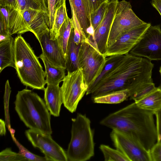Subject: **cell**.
Wrapping results in <instances>:
<instances>
[{
    "instance_id": "1",
    "label": "cell",
    "mask_w": 161,
    "mask_h": 161,
    "mask_svg": "<svg viewBox=\"0 0 161 161\" xmlns=\"http://www.w3.org/2000/svg\"><path fill=\"white\" fill-rule=\"evenodd\" d=\"M154 64L144 58L129 53L108 72L91 91L92 99L96 97L127 89L129 97L147 84L153 82Z\"/></svg>"
},
{
    "instance_id": "2",
    "label": "cell",
    "mask_w": 161,
    "mask_h": 161,
    "mask_svg": "<svg viewBox=\"0 0 161 161\" xmlns=\"http://www.w3.org/2000/svg\"><path fill=\"white\" fill-rule=\"evenodd\" d=\"M154 115L134 102L109 114L100 123L129 136L149 152L157 140Z\"/></svg>"
},
{
    "instance_id": "3",
    "label": "cell",
    "mask_w": 161,
    "mask_h": 161,
    "mask_svg": "<svg viewBox=\"0 0 161 161\" xmlns=\"http://www.w3.org/2000/svg\"><path fill=\"white\" fill-rule=\"evenodd\" d=\"M20 119L31 130L51 134V114L44 100L36 93L25 88L19 91L14 102Z\"/></svg>"
},
{
    "instance_id": "4",
    "label": "cell",
    "mask_w": 161,
    "mask_h": 161,
    "mask_svg": "<svg viewBox=\"0 0 161 161\" xmlns=\"http://www.w3.org/2000/svg\"><path fill=\"white\" fill-rule=\"evenodd\" d=\"M15 69L21 82L33 89L44 90L46 84L45 71L39 57L21 35L14 38Z\"/></svg>"
},
{
    "instance_id": "5",
    "label": "cell",
    "mask_w": 161,
    "mask_h": 161,
    "mask_svg": "<svg viewBox=\"0 0 161 161\" xmlns=\"http://www.w3.org/2000/svg\"><path fill=\"white\" fill-rule=\"evenodd\" d=\"M71 120V137L66 152L68 161L88 160L94 154L93 133L91 121L85 115L80 113Z\"/></svg>"
},
{
    "instance_id": "6",
    "label": "cell",
    "mask_w": 161,
    "mask_h": 161,
    "mask_svg": "<svg viewBox=\"0 0 161 161\" xmlns=\"http://www.w3.org/2000/svg\"><path fill=\"white\" fill-rule=\"evenodd\" d=\"M106 60L95 44L87 38L81 43L79 54L80 68L82 70L85 83L88 87L101 73Z\"/></svg>"
},
{
    "instance_id": "7",
    "label": "cell",
    "mask_w": 161,
    "mask_h": 161,
    "mask_svg": "<svg viewBox=\"0 0 161 161\" xmlns=\"http://www.w3.org/2000/svg\"><path fill=\"white\" fill-rule=\"evenodd\" d=\"M88 88V86L85 82L81 68L73 72H68L60 87L64 107L72 113L75 112Z\"/></svg>"
},
{
    "instance_id": "8",
    "label": "cell",
    "mask_w": 161,
    "mask_h": 161,
    "mask_svg": "<svg viewBox=\"0 0 161 161\" xmlns=\"http://www.w3.org/2000/svg\"><path fill=\"white\" fill-rule=\"evenodd\" d=\"M131 8L129 2H119L108 38V47L123 33L146 23L136 16Z\"/></svg>"
},
{
    "instance_id": "9",
    "label": "cell",
    "mask_w": 161,
    "mask_h": 161,
    "mask_svg": "<svg viewBox=\"0 0 161 161\" xmlns=\"http://www.w3.org/2000/svg\"><path fill=\"white\" fill-rule=\"evenodd\" d=\"M130 53L149 60H161V29L160 25H151Z\"/></svg>"
},
{
    "instance_id": "10",
    "label": "cell",
    "mask_w": 161,
    "mask_h": 161,
    "mask_svg": "<svg viewBox=\"0 0 161 161\" xmlns=\"http://www.w3.org/2000/svg\"><path fill=\"white\" fill-rule=\"evenodd\" d=\"M26 136L32 146L38 148L48 161H68L67 153L52 138L51 134L29 129L25 131Z\"/></svg>"
},
{
    "instance_id": "11",
    "label": "cell",
    "mask_w": 161,
    "mask_h": 161,
    "mask_svg": "<svg viewBox=\"0 0 161 161\" xmlns=\"http://www.w3.org/2000/svg\"><path fill=\"white\" fill-rule=\"evenodd\" d=\"M110 136L116 149L130 161H151L149 152L130 136L114 130H112Z\"/></svg>"
},
{
    "instance_id": "12",
    "label": "cell",
    "mask_w": 161,
    "mask_h": 161,
    "mask_svg": "<svg viewBox=\"0 0 161 161\" xmlns=\"http://www.w3.org/2000/svg\"><path fill=\"white\" fill-rule=\"evenodd\" d=\"M151 25L150 23H146L123 33L108 47L104 56L107 57L129 53L141 40Z\"/></svg>"
},
{
    "instance_id": "13",
    "label": "cell",
    "mask_w": 161,
    "mask_h": 161,
    "mask_svg": "<svg viewBox=\"0 0 161 161\" xmlns=\"http://www.w3.org/2000/svg\"><path fill=\"white\" fill-rule=\"evenodd\" d=\"M0 35L10 36L30 31L20 10L9 7H0Z\"/></svg>"
},
{
    "instance_id": "14",
    "label": "cell",
    "mask_w": 161,
    "mask_h": 161,
    "mask_svg": "<svg viewBox=\"0 0 161 161\" xmlns=\"http://www.w3.org/2000/svg\"><path fill=\"white\" fill-rule=\"evenodd\" d=\"M118 2V0H112L108 3L104 17L95 31V42L98 51L103 55L108 47V38Z\"/></svg>"
},
{
    "instance_id": "15",
    "label": "cell",
    "mask_w": 161,
    "mask_h": 161,
    "mask_svg": "<svg viewBox=\"0 0 161 161\" xmlns=\"http://www.w3.org/2000/svg\"><path fill=\"white\" fill-rule=\"evenodd\" d=\"M37 39L42 53L48 60L54 66L66 69L65 57L59 46L57 39H51L50 30L42 33Z\"/></svg>"
},
{
    "instance_id": "16",
    "label": "cell",
    "mask_w": 161,
    "mask_h": 161,
    "mask_svg": "<svg viewBox=\"0 0 161 161\" xmlns=\"http://www.w3.org/2000/svg\"><path fill=\"white\" fill-rule=\"evenodd\" d=\"M30 31L37 39L42 33L50 30L48 27V12L29 8L21 12Z\"/></svg>"
},
{
    "instance_id": "17",
    "label": "cell",
    "mask_w": 161,
    "mask_h": 161,
    "mask_svg": "<svg viewBox=\"0 0 161 161\" xmlns=\"http://www.w3.org/2000/svg\"><path fill=\"white\" fill-rule=\"evenodd\" d=\"M44 89V100L51 115L59 116L63 103L62 94L59 85L47 84Z\"/></svg>"
},
{
    "instance_id": "18",
    "label": "cell",
    "mask_w": 161,
    "mask_h": 161,
    "mask_svg": "<svg viewBox=\"0 0 161 161\" xmlns=\"http://www.w3.org/2000/svg\"><path fill=\"white\" fill-rule=\"evenodd\" d=\"M14 41V39L11 36L7 41L0 42V73L8 67L15 68Z\"/></svg>"
},
{
    "instance_id": "19",
    "label": "cell",
    "mask_w": 161,
    "mask_h": 161,
    "mask_svg": "<svg viewBox=\"0 0 161 161\" xmlns=\"http://www.w3.org/2000/svg\"><path fill=\"white\" fill-rule=\"evenodd\" d=\"M43 63L47 84L59 85L65 75L66 69L57 67L51 64L42 53L39 56Z\"/></svg>"
},
{
    "instance_id": "20",
    "label": "cell",
    "mask_w": 161,
    "mask_h": 161,
    "mask_svg": "<svg viewBox=\"0 0 161 161\" xmlns=\"http://www.w3.org/2000/svg\"><path fill=\"white\" fill-rule=\"evenodd\" d=\"M140 108L154 113L161 109V88L154 90L139 100L135 101Z\"/></svg>"
},
{
    "instance_id": "21",
    "label": "cell",
    "mask_w": 161,
    "mask_h": 161,
    "mask_svg": "<svg viewBox=\"0 0 161 161\" xmlns=\"http://www.w3.org/2000/svg\"><path fill=\"white\" fill-rule=\"evenodd\" d=\"M80 45H77L74 42L73 29L68 41L66 56V67L67 72H72L80 68L79 54Z\"/></svg>"
},
{
    "instance_id": "22",
    "label": "cell",
    "mask_w": 161,
    "mask_h": 161,
    "mask_svg": "<svg viewBox=\"0 0 161 161\" xmlns=\"http://www.w3.org/2000/svg\"><path fill=\"white\" fill-rule=\"evenodd\" d=\"M73 8L81 29L86 38V31L91 24L90 16L88 14L82 0H69Z\"/></svg>"
},
{
    "instance_id": "23",
    "label": "cell",
    "mask_w": 161,
    "mask_h": 161,
    "mask_svg": "<svg viewBox=\"0 0 161 161\" xmlns=\"http://www.w3.org/2000/svg\"><path fill=\"white\" fill-rule=\"evenodd\" d=\"M66 0L62 5L55 9L53 24L50 30L52 39H56L59 30L68 15L66 5Z\"/></svg>"
},
{
    "instance_id": "24",
    "label": "cell",
    "mask_w": 161,
    "mask_h": 161,
    "mask_svg": "<svg viewBox=\"0 0 161 161\" xmlns=\"http://www.w3.org/2000/svg\"><path fill=\"white\" fill-rule=\"evenodd\" d=\"M129 97L127 89L121 90L95 97L92 99L95 103L118 104Z\"/></svg>"
},
{
    "instance_id": "25",
    "label": "cell",
    "mask_w": 161,
    "mask_h": 161,
    "mask_svg": "<svg viewBox=\"0 0 161 161\" xmlns=\"http://www.w3.org/2000/svg\"><path fill=\"white\" fill-rule=\"evenodd\" d=\"M73 29L71 19L67 15L59 30L57 38L59 46L65 58L68 44Z\"/></svg>"
},
{
    "instance_id": "26",
    "label": "cell",
    "mask_w": 161,
    "mask_h": 161,
    "mask_svg": "<svg viewBox=\"0 0 161 161\" xmlns=\"http://www.w3.org/2000/svg\"><path fill=\"white\" fill-rule=\"evenodd\" d=\"M124 55H115L108 57L102 71L94 82L88 87L86 93L87 95L91 94L92 90L97 84L109 71L118 64L124 57Z\"/></svg>"
},
{
    "instance_id": "27",
    "label": "cell",
    "mask_w": 161,
    "mask_h": 161,
    "mask_svg": "<svg viewBox=\"0 0 161 161\" xmlns=\"http://www.w3.org/2000/svg\"><path fill=\"white\" fill-rule=\"evenodd\" d=\"M99 148L104 156L105 161H130L122 153L108 146L101 144Z\"/></svg>"
},
{
    "instance_id": "28",
    "label": "cell",
    "mask_w": 161,
    "mask_h": 161,
    "mask_svg": "<svg viewBox=\"0 0 161 161\" xmlns=\"http://www.w3.org/2000/svg\"><path fill=\"white\" fill-rule=\"evenodd\" d=\"M21 12L29 8L48 12L47 0H17Z\"/></svg>"
},
{
    "instance_id": "29",
    "label": "cell",
    "mask_w": 161,
    "mask_h": 161,
    "mask_svg": "<svg viewBox=\"0 0 161 161\" xmlns=\"http://www.w3.org/2000/svg\"><path fill=\"white\" fill-rule=\"evenodd\" d=\"M108 2H104L94 12L90 14V21L94 30L99 25L104 16Z\"/></svg>"
},
{
    "instance_id": "30",
    "label": "cell",
    "mask_w": 161,
    "mask_h": 161,
    "mask_svg": "<svg viewBox=\"0 0 161 161\" xmlns=\"http://www.w3.org/2000/svg\"><path fill=\"white\" fill-rule=\"evenodd\" d=\"M12 139L19 148V153L22 155L28 161H48L45 157H41L31 153L22 145L14 136H11Z\"/></svg>"
},
{
    "instance_id": "31",
    "label": "cell",
    "mask_w": 161,
    "mask_h": 161,
    "mask_svg": "<svg viewBox=\"0 0 161 161\" xmlns=\"http://www.w3.org/2000/svg\"><path fill=\"white\" fill-rule=\"evenodd\" d=\"M0 161H28L19 153L13 151L10 148H7L0 153Z\"/></svg>"
},
{
    "instance_id": "32",
    "label": "cell",
    "mask_w": 161,
    "mask_h": 161,
    "mask_svg": "<svg viewBox=\"0 0 161 161\" xmlns=\"http://www.w3.org/2000/svg\"><path fill=\"white\" fill-rule=\"evenodd\" d=\"M156 88L153 82L149 83L134 93L129 97L130 99L135 101L138 100L154 90Z\"/></svg>"
},
{
    "instance_id": "33",
    "label": "cell",
    "mask_w": 161,
    "mask_h": 161,
    "mask_svg": "<svg viewBox=\"0 0 161 161\" xmlns=\"http://www.w3.org/2000/svg\"><path fill=\"white\" fill-rule=\"evenodd\" d=\"M87 12L90 14L96 11L104 2H109L110 0H82Z\"/></svg>"
},
{
    "instance_id": "34",
    "label": "cell",
    "mask_w": 161,
    "mask_h": 161,
    "mask_svg": "<svg viewBox=\"0 0 161 161\" xmlns=\"http://www.w3.org/2000/svg\"><path fill=\"white\" fill-rule=\"evenodd\" d=\"M151 161H161V142H157L149 151Z\"/></svg>"
},
{
    "instance_id": "35",
    "label": "cell",
    "mask_w": 161,
    "mask_h": 161,
    "mask_svg": "<svg viewBox=\"0 0 161 161\" xmlns=\"http://www.w3.org/2000/svg\"><path fill=\"white\" fill-rule=\"evenodd\" d=\"M56 0H47L48 14V27L50 30L53 23Z\"/></svg>"
},
{
    "instance_id": "36",
    "label": "cell",
    "mask_w": 161,
    "mask_h": 161,
    "mask_svg": "<svg viewBox=\"0 0 161 161\" xmlns=\"http://www.w3.org/2000/svg\"><path fill=\"white\" fill-rule=\"evenodd\" d=\"M154 114L156 119L157 142H161V109L155 112Z\"/></svg>"
},
{
    "instance_id": "37",
    "label": "cell",
    "mask_w": 161,
    "mask_h": 161,
    "mask_svg": "<svg viewBox=\"0 0 161 161\" xmlns=\"http://www.w3.org/2000/svg\"><path fill=\"white\" fill-rule=\"evenodd\" d=\"M1 7H9L20 9L17 0H0Z\"/></svg>"
},
{
    "instance_id": "38",
    "label": "cell",
    "mask_w": 161,
    "mask_h": 161,
    "mask_svg": "<svg viewBox=\"0 0 161 161\" xmlns=\"http://www.w3.org/2000/svg\"><path fill=\"white\" fill-rule=\"evenodd\" d=\"M5 124L4 120L1 119L0 120V134L1 136L5 135L6 133Z\"/></svg>"
},
{
    "instance_id": "39",
    "label": "cell",
    "mask_w": 161,
    "mask_h": 161,
    "mask_svg": "<svg viewBox=\"0 0 161 161\" xmlns=\"http://www.w3.org/2000/svg\"><path fill=\"white\" fill-rule=\"evenodd\" d=\"M65 0H56L55 5V9L62 5Z\"/></svg>"
},
{
    "instance_id": "40",
    "label": "cell",
    "mask_w": 161,
    "mask_h": 161,
    "mask_svg": "<svg viewBox=\"0 0 161 161\" xmlns=\"http://www.w3.org/2000/svg\"><path fill=\"white\" fill-rule=\"evenodd\" d=\"M159 72H160V74L161 76V66L160 67Z\"/></svg>"
}]
</instances>
